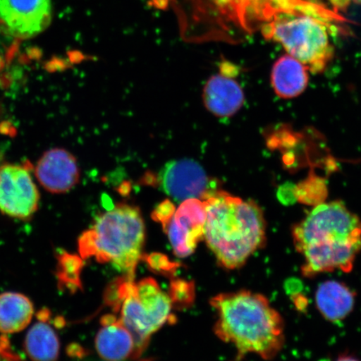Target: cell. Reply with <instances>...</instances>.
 Wrapping results in <instances>:
<instances>
[{"instance_id": "cell-16", "label": "cell", "mask_w": 361, "mask_h": 361, "mask_svg": "<svg viewBox=\"0 0 361 361\" xmlns=\"http://www.w3.org/2000/svg\"><path fill=\"white\" fill-rule=\"evenodd\" d=\"M271 84L275 94L281 98L299 97L308 87V68L290 55L283 56L274 63Z\"/></svg>"}, {"instance_id": "cell-13", "label": "cell", "mask_w": 361, "mask_h": 361, "mask_svg": "<svg viewBox=\"0 0 361 361\" xmlns=\"http://www.w3.org/2000/svg\"><path fill=\"white\" fill-rule=\"evenodd\" d=\"M102 328L96 337V349L108 361L138 359L134 338L114 314L103 316Z\"/></svg>"}, {"instance_id": "cell-11", "label": "cell", "mask_w": 361, "mask_h": 361, "mask_svg": "<svg viewBox=\"0 0 361 361\" xmlns=\"http://www.w3.org/2000/svg\"><path fill=\"white\" fill-rule=\"evenodd\" d=\"M206 219V201L192 198L180 202L173 216L162 225L176 256L187 258L193 254L198 243L204 239Z\"/></svg>"}, {"instance_id": "cell-17", "label": "cell", "mask_w": 361, "mask_h": 361, "mask_svg": "<svg viewBox=\"0 0 361 361\" xmlns=\"http://www.w3.org/2000/svg\"><path fill=\"white\" fill-rule=\"evenodd\" d=\"M34 315V306L22 293L7 292L0 295V332L13 334L29 326Z\"/></svg>"}, {"instance_id": "cell-22", "label": "cell", "mask_w": 361, "mask_h": 361, "mask_svg": "<svg viewBox=\"0 0 361 361\" xmlns=\"http://www.w3.org/2000/svg\"><path fill=\"white\" fill-rule=\"evenodd\" d=\"M176 207L173 202L165 200L158 205L154 211L152 212V219L156 222L164 225L173 216Z\"/></svg>"}, {"instance_id": "cell-4", "label": "cell", "mask_w": 361, "mask_h": 361, "mask_svg": "<svg viewBox=\"0 0 361 361\" xmlns=\"http://www.w3.org/2000/svg\"><path fill=\"white\" fill-rule=\"evenodd\" d=\"M145 240V224L138 207L119 203L97 216L80 236L78 247L83 259L110 263L124 276L135 279Z\"/></svg>"}, {"instance_id": "cell-18", "label": "cell", "mask_w": 361, "mask_h": 361, "mask_svg": "<svg viewBox=\"0 0 361 361\" xmlns=\"http://www.w3.org/2000/svg\"><path fill=\"white\" fill-rule=\"evenodd\" d=\"M25 349L33 361H57L60 341L53 328L40 320L27 333Z\"/></svg>"}, {"instance_id": "cell-7", "label": "cell", "mask_w": 361, "mask_h": 361, "mask_svg": "<svg viewBox=\"0 0 361 361\" xmlns=\"http://www.w3.org/2000/svg\"><path fill=\"white\" fill-rule=\"evenodd\" d=\"M186 32L195 38H233L248 30L247 0H183Z\"/></svg>"}, {"instance_id": "cell-12", "label": "cell", "mask_w": 361, "mask_h": 361, "mask_svg": "<svg viewBox=\"0 0 361 361\" xmlns=\"http://www.w3.org/2000/svg\"><path fill=\"white\" fill-rule=\"evenodd\" d=\"M36 180L52 194L69 192L80 182L78 159L65 148H51L40 157L35 166Z\"/></svg>"}, {"instance_id": "cell-9", "label": "cell", "mask_w": 361, "mask_h": 361, "mask_svg": "<svg viewBox=\"0 0 361 361\" xmlns=\"http://www.w3.org/2000/svg\"><path fill=\"white\" fill-rule=\"evenodd\" d=\"M215 183L198 162L190 159L171 161L157 175L161 190L180 202L192 198L207 200L219 190Z\"/></svg>"}, {"instance_id": "cell-2", "label": "cell", "mask_w": 361, "mask_h": 361, "mask_svg": "<svg viewBox=\"0 0 361 361\" xmlns=\"http://www.w3.org/2000/svg\"><path fill=\"white\" fill-rule=\"evenodd\" d=\"M216 310V336L235 346L237 360L255 354L265 360L276 357L286 343L282 315L267 298L250 290L219 293L212 298Z\"/></svg>"}, {"instance_id": "cell-8", "label": "cell", "mask_w": 361, "mask_h": 361, "mask_svg": "<svg viewBox=\"0 0 361 361\" xmlns=\"http://www.w3.org/2000/svg\"><path fill=\"white\" fill-rule=\"evenodd\" d=\"M40 195L26 165L0 166V213L20 220L32 218L39 207Z\"/></svg>"}, {"instance_id": "cell-10", "label": "cell", "mask_w": 361, "mask_h": 361, "mask_svg": "<svg viewBox=\"0 0 361 361\" xmlns=\"http://www.w3.org/2000/svg\"><path fill=\"white\" fill-rule=\"evenodd\" d=\"M52 18L51 0H0V30L25 39L47 28Z\"/></svg>"}, {"instance_id": "cell-6", "label": "cell", "mask_w": 361, "mask_h": 361, "mask_svg": "<svg viewBox=\"0 0 361 361\" xmlns=\"http://www.w3.org/2000/svg\"><path fill=\"white\" fill-rule=\"evenodd\" d=\"M261 31L266 39L281 44L288 55L313 74L322 73L335 55L326 25L313 16L301 13L274 16L262 26Z\"/></svg>"}, {"instance_id": "cell-5", "label": "cell", "mask_w": 361, "mask_h": 361, "mask_svg": "<svg viewBox=\"0 0 361 361\" xmlns=\"http://www.w3.org/2000/svg\"><path fill=\"white\" fill-rule=\"evenodd\" d=\"M106 301L132 334L138 358L153 334L164 324L176 322L169 293L162 291L152 278L138 283L126 276L117 279L107 288Z\"/></svg>"}, {"instance_id": "cell-21", "label": "cell", "mask_w": 361, "mask_h": 361, "mask_svg": "<svg viewBox=\"0 0 361 361\" xmlns=\"http://www.w3.org/2000/svg\"><path fill=\"white\" fill-rule=\"evenodd\" d=\"M142 259L146 262L152 272L169 278H173L180 266L177 262L170 260L168 256L159 252L142 255Z\"/></svg>"}, {"instance_id": "cell-20", "label": "cell", "mask_w": 361, "mask_h": 361, "mask_svg": "<svg viewBox=\"0 0 361 361\" xmlns=\"http://www.w3.org/2000/svg\"><path fill=\"white\" fill-rule=\"evenodd\" d=\"M59 278L66 284H72L74 288L80 287V270L82 268V260L80 257L69 254H63L59 262Z\"/></svg>"}, {"instance_id": "cell-23", "label": "cell", "mask_w": 361, "mask_h": 361, "mask_svg": "<svg viewBox=\"0 0 361 361\" xmlns=\"http://www.w3.org/2000/svg\"><path fill=\"white\" fill-rule=\"evenodd\" d=\"M336 361H360L357 358H355V356L348 355H341Z\"/></svg>"}, {"instance_id": "cell-3", "label": "cell", "mask_w": 361, "mask_h": 361, "mask_svg": "<svg viewBox=\"0 0 361 361\" xmlns=\"http://www.w3.org/2000/svg\"><path fill=\"white\" fill-rule=\"evenodd\" d=\"M206 201L204 240L221 267H243L266 243V221L255 201L243 200L223 190Z\"/></svg>"}, {"instance_id": "cell-19", "label": "cell", "mask_w": 361, "mask_h": 361, "mask_svg": "<svg viewBox=\"0 0 361 361\" xmlns=\"http://www.w3.org/2000/svg\"><path fill=\"white\" fill-rule=\"evenodd\" d=\"M169 295L173 309H188L195 300V286L192 281L173 279L170 284Z\"/></svg>"}, {"instance_id": "cell-15", "label": "cell", "mask_w": 361, "mask_h": 361, "mask_svg": "<svg viewBox=\"0 0 361 361\" xmlns=\"http://www.w3.org/2000/svg\"><path fill=\"white\" fill-rule=\"evenodd\" d=\"M315 304L328 322H341L354 310L355 293L344 283L324 281L315 292Z\"/></svg>"}, {"instance_id": "cell-14", "label": "cell", "mask_w": 361, "mask_h": 361, "mask_svg": "<svg viewBox=\"0 0 361 361\" xmlns=\"http://www.w3.org/2000/svg\"><path fill=\"white\" fill-rule=\"evenodd\" d=\"M202 98L207 111L219 117L236 114L245 103V93L240 85L224 74L213 75L207 81Z\"/></svg>"}, {"instance_id": "cell-1", "label": "cell", "mask_w": 361, "mask_h": 361, "mask_svg": "<svg viewBox=\"0 0 361 361\" xmlns=\"http://www.w3.org/2000/svg\"><path fill=\"white\" fill-rule=\"evenodd\" d=\"M292 238L303 276L350 273L361 254V219L341 201L320 203L293 226Z\"/></svg>"}]
</instances>
